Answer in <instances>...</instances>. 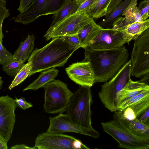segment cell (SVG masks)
<instances>
[{
	"instance_id": "obj_6",
	"label": "cell",
	"mask_w": 149,
	"mask_h": 149,
	"mask_svg": "<svg viewBox=\"0 0 149 149\" xmlns=\"http://www.w3.org/2000/svg\"><path fill=\"white\" fill-rule=\"evenodd\" d=\"M131 66L130 59L113 77L102 86L99 92L98 96L102 103L112 112L118 110L116 106L115 99L117 93L131 79Z\"/></svg>"
},
{
	"instance_id": "obj_23",
	"label": "cell",
	"mask_w": 149,
	"mask_h": 149,
	"mask_svg": "<svg viewBox=\"0 0 149 149\" xmlns=\"http://www.w3.org/2000/svg\"><path fill=\"white\" fill-rule=\"evenodd\" d=\"M137 0H131L122 14V16H125L129 24L143 21L137 6Z\"/></svg>"
},
{
	"instance_id": "obj_3",
	"label": "cell",
	"mask_w": 149,
	"mask_h": 149,
	"mask_svg": "<svg viewBox=\"0 0 149 149\" xmlns=\"http://www.w3.org/2000/svg\"><path fill=\"white\" fill-rule=\"evenodd\" d=\"M103 130L118 142V147L126 149H148L149 136L137 132L119 110L114 112L112 119L102 123Z\"/></svg>"
},
{
	"instance_id": "obj_7",
	"label": "cell",
	"mask_w": 149,
	"mask_h": 149,
	"mask_svg": "<svg viewBox=\"0 0 149 149\" xmlns=\"http://www.w3.org/2000/svg\"><path fill=\"white\" fill-rule=\"evenodd\" d=\"M131 57V76L141 78L149 73V28L135 40Z\"/></svg>"
},
{
	"instance_id": "obj_13",
	"label": "cell",
	"mask_w": 149,
	"mask_h": 149,
	"mask_svg": "<svg viewBox=\"0 0 149 149\" xmlns=\"http://www.w3.org/2000/svg\"><path fill=\"white\" fill-rule=\"evenodd\" d=\"M76 139L63 134L46 132L38 136L33 147L35 149H74L73 142Z\"/></svg>"
},
{
	"instance_id": "obj_22",
	"label": "cell",
	"mask_w": 149,
	"mask_h": 149,
	"mask_svg": "<svg viewBox=\"0 0 149 149\" xmlns=\"http://www.w3.org/2000/svg\"><path fill=\"white\" fill-rule=\"evenodd\" d=\"M111 0H95L87 15L92 18L97 19L106 16Z\"/></svg>"
},
{
	"instance_id": "obj_14",
	"label": "cell",
	"mask_w": 149,
	"mask_h": 149,
	"mask_svg": "<svg viewBox=\"0 0 149 149\" xmlns=\"http://www.w3.org/2000/svg\"><path fill=\"white\" fill-rule=\"evenodd\" d=\"M65 70L70 78L80 86L91 87L95 83L93 72L87 61L72 63Z\"/></svg>"
},
{
	"instance_id": "obj_28",
	"label": "cell",
	"mask_w": 149,
	"mask_h": 149,
	"mask_svg": "<svg viewBox=\"0 0 149 149\" xmlns=\"http://www.w3.org/2000/svg\"><path fill=\"white\" fill-rule=\"evenodd\" d=\"M6 0H0V42L2 43L3 35L2 32V25L4 20L10 15L9 10L6 7Z\"/></svg>"
},
{
	"instance_id": "obj_1",
	"label": "cell",
	"mask_w": 149,
	"mask_h": 149,
	"mask_svg": "<svg viewBox=\"0 0 149 149\" xmlns=\"http://www.w3.org/2000/svg\"><path fill=\"white\" fill-rule=\"evenodd\" d=\"M85 49L84 60L88 62L93 72L95 83L105 82L113 77L129 61L128 50L124 45L109 49Z\"/></svg>"
},
{
	"instance_id": "obj_44",
	"label": "cell",
	"mask_w": 149,
	"mask_h": 149,
	"mask_svg": "<svg viewBox=\"0 0 149 149\" xmlns=\"http://www.w3.org/2000/svg\"><path fill=\"white\" fill-rule=\"evenodd\" d=\"M75 1L77 4L80 5L84 0H72Z\"/></svg>"
},
{
	"instance_id": "obj_29",
	"label": "cell",
	"mask_w": 149,
	"mask_h": 149,
	"mask_svg": "<svg viewBox=\"0 0 149 149\" xmlns=\"http://www.w3.org/2000/svg\"><path fill=\"white\" fill-rule=\"evenodd\" d=\"M130 122L137 132L141 134L149 136V125L142 123L139 121L136 118Z\"/></svg>"
},
{
	"instance_id": "obj_33",
	"label": "cell",
	"mask_w": 149,
	"mask_h": 149,
	"mask_svg": "<svg viewBox=\"0 0 149 149\" xmlns=\"http://www.w3.org/2000/svg\"><path fill=\"white\" fill-rule=\"evenodd\" d=\"M129 24L125 17L121 16L115 21L111 28L115 30H122Z\"/></svg>"
},
{
	"instance_id": "obj_43",
	"label": "cell",
	"mask_w": 149,
	"mask_h": 149,
	"mask_svg": "<svg viewBox=\"0 0 149 149\" xmlns=\"http://www.w3.org/2000/svg\"><path fill=\"white\" fill-rule=\"evenodd\" d=\"M7 143L4 141L0 138V149H7Z\"/></svg>"
},
{
	"instance_id": "obj_9",
	"label": "cell",
	"mask_w": 149,
	"mask_h": 149,
	"mask_svg": "<svg viewBox=\"0 0 149 149\" xmlns=\"http://www.w3.org/2000/svg\"><path fill=\"white\" fill-rule=\"evenodd\" d=\"M50 124L47 132L55 134L73 132L98 138L99 133L94 128L81 126L74 122L67 114L60 113L55 117H49Z\"/></svg>"
},
{
	"instance_id": "obj_5",
	"label": "cell",
	"mask_w": 149,
	"mask_h": 149,
	"mask_svg": "<svg viewBox=\"0 0 149 149\" xmlns=\"http://www.w3.org/2000/svg\"><path fill=\"white\" fill-rule=\"evenodd\" d=\"M45 91L43 108L51 114L66 111L70 98L73 94L67 85L58 80H54L43 87Z\"/></svg>"
},
{
	"instance_id": "obj_31",
	"label": "cell",
	"mask_w": 149,
	"mask_h": 149,
	"mask_svg": "<svg viewBox=\"0 0 149 149\" xmlns=\"http://www.w3.org/2000/svg\"><path fill=\"white\" fill-rule=\"evenodd\" d=\"M138 8L143 21L147 19L149 17V0L141 1Z\"/></svg>"
},
{
	"instance_id": "obj_30",
	"label": "cell",
	"mask_w": 149,
	"mask_h": 149,
	"mask_svg": "<svg viewBox=\"0 0 149 149\" xmlns=\"http://www.w3.org/2000/svg\"><path fill=\"white\" fill-rule=\"evenodd\" d=\"M13 58V56L0 42V63L3 65Z\"/></svg>"
},
{
	"instance_id": "obj_26",
	"label": "cell",
	"mask_w": 149,
	"mask_h": 149,
	"mask_svg": "<svg viewBox=\"0 0 149 149\" xmlns=\"http://www.w3.org/2000/svg\"><path fill=\"white\" fill-rule=\"evenodd\" d=\"M128 107H130L133 110L136 118H137L149 108V97L135 103Z\"/></svg>"
},
{
	"instance_id": "obj_45",
	"label": "cell",
	"mask_w": 149,
	"mask_h": 149,
	"mask_svg": "<svg viewBox=\"0 0 149 149\" xmlns=\"http://www.w3.org/2000/svg\"><path fill=\"white\" fill-rule=\"evenodd\" d=\"M3 81L2 80L1 78H0V89H1L2 88Z\"/></svg>"
},
{
	"instance_id": "obj_36",
	"label": "cell",
	"mask_w": 149,
	"mask_h": 149,
	"mask_svg": "<svg viewBox=\"0 0 149 149\" xmlns=\"http://www.w3.org/2000/svg\"><path fill=\"white\" fill-rule=\"evenodd\" d=\"M121 111L122 112L124 118L128 121H132L136 118L134 112L130 107H127Z\"/></svg>"
},
{
	"instance_id": "obj_10",
	"label": "cell",
	"mask_w": 149,
	"mask_h": 149,
	"mask_svg": "<svg viewBox=\"0 0 149 149\" xmlns=\"http://www.w3.org/2000/svg\"><path fill=\"white\" fill-rule=\"evenodd\" d=\"M93 19L86 14L74 13L61 21L44 36L46 40L50 39L77 34L80 29Z\"/></svg>"
},
{
	"instance_id": "obj_8",
	"label": "cell",
	"mask_w": 149,
	"mask_h": 149,
	"mask_svg": "<svg viewBox=\"0 0 149 149\" xmlns=\"http://www.w3.org/2000/svg\"><path fill=\"white\" fill-rule=\"evenodd\" d=\"M66 0H34L24 10L17 15L16 22L26 24L40 16L54 15Z\"/></svg>"
},
{
	"instance_id": "obj_18",
	"label": "cell",
	"mask_w": 149,
	"mask_h": 149,
	"mask_svg": "<svg viewBox=\"0 0 149 149\" xmlns=\"http://www.w3.org/2000/svg\"><path fill=\"white\" fill-rule=\"evenodd\" d=\"M35 39V37L33 35H29L24 41L21 42L18 49L13 55V58L24 63L33 52Z\"/></svg>"
},
{
	"instance_id": "obj_2",
	"label": "cell",
	"mask_w": 149,
	"mask_h": 149,
	"mask_svg": "<svg viewBox=\"0 0 149 149\" xmlns=\"http://www.w3.org/2000/svg\"><path fill=\"white\" fill-rule=\"evenodd\" d=\"M79 48L64 41L61 37L53 38L44 47L36 48L32 52L28 60L31 65L29 76L51 68L63 66Z\"/></svg>"
},
{
	"instance_id": "obj_40",
	"label": "cell",
	"mask_w": 149,
	"mask_h": 149,
	"mask_svg": "<svg viewBox=\"0 0 149 149\" xmlns=\"http://www.w3.org/2000/svg\"><path fill=\"white\" fill-rule=\"evenodd\" d=\"M122 0H111L108 7L107 12L108 13L110 12L113 10Z\"/></svg>"
},
{
	"instance_id": "obj_32",
	"label": "cell",
	"mask_w": 149,
	"mask_h": 149,
	"mask_svg": "<svg viewBox=\"0 0 149 149\" xmlns=\"http://www.w3.org/2000/svg\"><path fill=\"white\" fill-rule=\"evenodd\" d=\"M95 0H84L81 3L75 13L87 14Z\"/></svg>"
},
{
	"instance_id": "obj_38",
	"label": "cell",
	"mask_w": 149,
	"mask_h": 149,
	"mask_svg": "<svg viewBox=\"0 0 149 149\" xmlns=\"http://www.w3.org/2000/svg\"><path fill=\"white\" fill-rule=\"evenodd\" d=\"M34 0H20L19 6L17 9L19 13L26 9Z\"/></svg>"
},
{
	"instance_id": "obj_42",
	"label": "cell",
	"mask_w": 149,
	"mask_h": 149,
	"mask_svg": "<svg viewBox=\"0 0 149 149\" xmlns=\"http://www.w3.org/2000/svg\"><path fill=\"white\" fill-rule=\"evenodd\" d=\"M139 82L149 85V73L144 76L141 78V80L139 81Z\"/></svg>"
},
{
	"instance_id": "obj_34",
	"label": "cell",
	"mask_w": 149,
	"mask_h": 149,
	"mask_svg": "<svg viewBox=\"0 0 149 149\" xmlns=\"http://www.w3.org/2000/svg\"><path fill=\"white\" fill-rule=\"evenodd\" d=\"M61 38L64 41L72 45L79 48L81 47L80 42L77 34L64 36Z\"/></svg>"
},
{
	"instance_id": "obj_24",
	"label": "cell",
	"mask_w": 149,
	"mask_h": 149,
	"mask_svg": "<svg viewBox=\"0 0 149 149\" xmlns=\"http://www.w3.org/2000/svg\"><path fill=\"white\" fill-rule=\"evenodd\" d=\"M31 68V62H28L25 64L15 77L8 87L9 89H12L23 82L29 76Z\"/></svg>"
},
{
	"instance_id": "obj_41",
	"label": "cell",
	"mask_w": 149,
	"mask_h": 149,
	"mask_svg": "<svg viewBox=\"0 0 149 149\" xmlns=\"http://www.w3.org/2000/svg\"><path fill=\"white\" fill-rule=\"evenodd\" d=\"M10 149H35L33 147H30L24 144H18L11 147Z\"/></svg>"
},
{
	"instance_id": "obj_4",
	"label": "cell",
	"mask_w": 149,
	"mask_h": 149,
	"mask_svg": "<svg viewBox=\"0 0 149 149\" xmlns=\"http://www.w3.org/2000/svg\"><path fill=\"white\" fill-rule=\"evenodd\" d=\"M80 86L70 98L66 109L67 114L79 125L93 129L91 119L93 99L91 87Z\"/></svg>"
},
{
	"instance_id": "obj_35",
	"label": "cell",
	"mask_w": 149,
	"mask_h": 149,
	"mask_svg": "<svg viewBox=\"0 0 149 149\" xmlns=\"http://www.w3.org/2000/svg\"><path fill=\"white\" fill-rule=\"evenodd\" d=\"M14 100L17 106L24 110L31 108L33 106L31 103L26 102L24 97H21L19 99L15 98Z\"/></svg>"
},
{
	"instance_id": "obj_39",
	"label": "cell",
	"mask_w": 149,
	"mask_h": 149,
	"mask_svg": "<svg viewBox=\"0 0 149 149\" xmlns=\"http://www.w3.org/2000/svg\"><path fill=\"white\" fill-rule=\"evenodd\" d=\"M73 146L74 149H89V148L87 146L83 144L81 141L77 139L73 141Z\"/></svg>"
},
{
	"instance_id": "obj_17",
	"label": "cell",
	"mask_w": 149,
	"mask_h": 149,
	"mask_svg": "<svg viewBox=\"0 0 149 149\" xmlns=\"http://www.w3.org/2000/svg\"><path fill=\"white\" fill-rule=\"evenodd\" d=\"M79 5L72 0H66L62 7L54 14V19L46 33L50 32L68 16L75 13Z\"/></svg>"
},
{
	"instance_id": "obj_12",
	"label": "cell",
	"mask_w": 149,
	"mask_h": 149,
	"mask_svg": "<svg viewBox=\"0 0 149 149\" xmlns=\"http://www.w3.org/2000/svg\"><path fill=\"white\" fill-rule=\"evenodd\" d=\"M17 107L14 99L8 95L0 97V138L7 143L12 136Z\"/></svg>"
},
{
	"instance_id": "obj_15",
	"label": "cell",
	"mask_w": 149,
	"mask_h": 149,
	"mask_svg": "<svg viewBox=\"0 0 149 149\" xmlns=\"http://www.w3.org/2000/svg\"><path fill=\"white\" fill-rule=\"evenodd\" d=\"M149 90V85L138 81H134L130 79L124 87L117 93L115 102L118 107L123 103L135 96Z\"/></svg>"
},
{
	"instance_id": "obj_11",
	"label": "cell",
	"mask_w": 149,
	"mask_h": 149,
	"mask_svg": "<svg viewBox=\"0 0 149 149\" xmlns=\"http://www.w3.org/2000/svg\"><path fill=\"white\" fill-rule=\"evenodd\" d=\"M131 40L123 30L103 28L88 46L96 49H109L119 48Z\"/></svg>"
},
{
	"instance_id": "obj_37",
	"label": "cell",
	"mask_w": 149,
	"mask_h": 149,
	"mask_svg": "<svg viewBox=\"0 0 149 149\" xmlns=\"http://www.w3.org/2000/svg\"><path fill=\"white\" fill-rule=\"evenodd\" d=\"M136 118L142 123L149 125V108Z\"/></svg>"
},
{
	"instance_id": "obj_16",
	"label": "cell",
	"mask_w": 149,
	"mask_h": 149,
	"mask_svg": "<svg viewBox=\"0 0 149 149\" xmlns=\"http://www.w3.org/2000/svg\"><path fill=\"white\" fill-rule=\"evenodd\" d=\"M103 28L93 20L81 27L77 33L81 47L84 48L88 47Z\"/></svg>"
},
{
	"instance_id": "obj_25",
	"label": "cell",
	"mask_w": 149,
	"mask_h": 149,
	"mask_svg": "<svg viewBox=\"0 0 149 149\" xmlns=\"http://www.w3.org/2000/svg\"><path fill=\"white\" fill-rule=\"evenodd\" d=\"M25 64L13 58L2 65V69L8 75L15 77Z\"/></svg>"
},
{
	"instance_id": "obj_27",
	"label": "cell",
	"mask_w": 149,
	"mask_h": 149,
	"mask_svg": "<svg viewBox=\"0 0 149 149\" xmlns=\"http://www.w3.org/2000/svg\"><path fill=\"white\" fill-rule=\"evenodd\" d=\"M148 97H149V90L143 91L125 102L119 107L118 110H122Z\"/></svg>"
},
{
	"instance_id": "obj_21",
	"label": "cell",
	"mask_w": 149,
	"mask_h": 149,
	"mask_svg": "<svg viewBox=\"0 0 149 149\" xmlns=\"http://www.w3.org/2000/svg\"><path fill=\"white\" fill-rule=\"evenodd\" d=\"M149 28V19L135 22L127 26L123 30L131 40H135L145 31Z\"/></svg>"
},
{
	"instance_id": "obj_19",
	"label": "cell",
	"mask_w": 149,
	"mask_h": 149,
	"mask_svg": "<svg viewBox=\"0 0 149 149\" xmlns=\"http://www.w3.org/2000/svg\"><path fill=\"white\" fill-rule=\"evenodd\" d=\"M58 70L55 68L42 71L39 77L24 88L23 91L29 90H36L43 87L47 83L54 80L57 76Z\"/></svg>"
},
{
	"instance_id": "obj_20",
	"label": "cell",
	"mask_w": 149,
	"mask_h": 149,
	"mask_svg": "<svg viewBox=\"0 0 149 149\" xmlns=\"http://www.w3.org/2000/svg\"><path fill=\"white\" fill-rule=\"evenodd\" d=\"M131 0H125L120 2L105 18L97 24L104 29H109L112 27L115 21L122 16V14Z\"/></svg>"
}]
</instances>
